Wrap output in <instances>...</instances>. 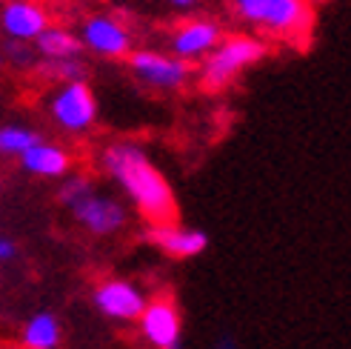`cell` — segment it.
Here are the masks:
<instances>
[{
    "label": "cell",
    "instance_id": "cell-3",
    "mask_svg": "<svg viewBox=\"0 0 351 349\" xmlns=\"http://www.w3.org/2000/svg\"><path fill=\"white\" fill-rule=\"evenodd\" d=\"M237 9L249 23H257L274 34H294L308 29V6L303 0H249Z\"/></svg>",
    "mask_w": 351,
    "mask_h": 349
},
{
    "label": "cell",
    "instance_id": "cell-7",
    "mask_svg": "<svg viewBox=\"0 0 351 349\" xmlns=\"http://www.w3.org/2000/svg\"><path fill=\"white\" fill-rule=\"evenodd\" d=\"M129 69L154 89H180L189 80V60L183 58H166L160 52H132L129 55Z\"/></svg>",
    "mask_w": 351,
    "mask_h": 349
},
{
    "label": "cell",
    "instance_id": "cell-5",
    "mask_svg": "<svg viewBox=\"0 0 351 349\" xmlns=\"http://www.w3.org/2000/svg\"><path fill=\"white\" fill-rule=\"evenodd\" d=\"M140 333L154 349H180L183 318L171 295H154L140 315Z\"/></svg>",
    "mask_w": 351,
    "mask_h": 349
},
{
    "label": "cell",
    "instance_id": "cell-19",
    "mask_svg": "<svg viewBox=\"0 0 351 349\" xmlns=\"http://www.w3.org/2000/svg\"><path fill=\"white\" fill-rule=\"evenodd\" d=\"M6 55H9V60H12V63L32 66V55H29V52L21 46V41H17V43H9V46H6Z\"/></svg>",
    "mask_w": 351,
    "mask_h": 349
},
{
    "label": "cell",
    "instance_id": "cell-2",
    "mask_svg": "<svg viewBox=\"0 0 351 349\" xmlns=\"http://www.w3.org/2000/svg\"><path fill=\"white\" fill-rule=\"evenodd\" d=\"M266 43H260L254 38H245V34H234V38L220 41V46L206 58L203 69H200V83L208 92H220L226 89L243 69H249L252 63L266 58Z\"/></svg>",
    "mask_w": 351,
    "mask_h": 349
},
{
    "label": "cell",
    "instance_id": "cell-16",
    "mask_svg": "<svg viewBox=\"0 0 351 349\" xmlns=\"http://www.w3.org/2000/svg\"><path fill=\"white\" fill-rule=\"evenodd\" d=\"M38 144H43V137L34 129L17 126V124H6L0 129V152H3L6 158H21V155H26Z\"/></svg>",
    "mask_w": 351,
    "mask_h": 349
},
{
    "label": "cell",
    "instance_id": "cell-1",
    "mask_svg": "<svg viewBox=\"0 0 351 349\" xmlns=\"http://www.w3.org/2000/svg\"><path fill=\"white\" fill-rule=\"evenodd\" d=\"M103 169L126 189V195L137 206V212L146 218L149 226L178 223V201L169 181L160 174L149 155L137 144H112L103 152Z\"/></svg>",
    "mask_w": 351,
    "mask_h": 349
},
{
    "label": "cell",
    "instance_id": "cell-6",
    "mask_svg": "<svg viewBox=\"0 0 351 349\" xmlns=\"http://www.w3.org/2000/svg\"><path fill=\"white\" fill-rule=\"evenodd\" d=\"M95 306L103 312L106 318L114 321H140V315L146 312L149 301L132 281L123 278H106L95 286Z\"/></svg>",
    "mask_w": 351,
    "mask_h": 349
},
{
    "label": "cell",
    "instance_id": "cell-13",
    "mask_svg": "<svg viewBox=\"0 0 351 349\" xmlns=\"http://www.w3.org/2000/svg\"><path fill=\"white\" fill-rule=\"evenodd\" d=\"M21 169L29 174H38V178H63V174L72 169V155L63 146L55 144H38L34 149H29L26 155H21Z\"/></svg>",
    "mask_w": 351,
    "mask_h": 349
},
{
    "label": "cell",
    "instance_id": "cell-23",
    "mask_svg": "<svg viewBox=\"0 0 351 349\" xmlns=\"http://www.w3.org/2000/svg\"><path fill=\"white\" fill-rule=\"evenodd\" d=\"M234 3H237V6H243V3H249V0H234Z\"/></svg>",
    "mask_w": 351,
    "mask_h": 349
},
{
    "label": "cell",
    "instance_id": "cell-10",
    "mask_svg": "<svg viewBox=\"0 0 351 349\" xmlns=\"http://www.w3.org/2000/svg\"><path fill=\"white\" fill-rule=\"evenodd\" d=\"M72 215L89 229L92 235H114L123 223H126V212L123 206L112 198H100V195H92L83 198L80 203L72 206Z\"/></svg>",
    "mask_w": 351,
    "mask_h": 349
},
{
    "label": "cell",
    "instance_id": "cell-8",
    "mask_svg": "<svg viewBox=\"0 0 351 349\" xmlns=\"http://www.w3.org/2000/svg\"><path fill=\"white\" fill-rule=\"evenodd\" d=\"M80 41L86 49H92L95 55H103V58H126L132 52L129 32L109 14L89 17L80 29Z\"/></svg>",
    "mask_w": 351,
    "mask_h": 349
},
{
    "label": "cell",
    "instance_id": "cell-12",
    "mask_svg": "<svg viewBox=\"0 0 351 349\" xmlns=\"http://www.w3.org/2000/svg\"><path fill=\"white\" fill-rule=\"evenodd\" d=\"M220 46V26L208 23V21H195L186 23L171 34V52L174 58L183 60H195L206 52H215Z\"/></svg>",
    "mask_w": 351,
    "mask_h": 349
},
{
    "label": "cell",
    "instance_id": "cell-9",
    "mask_svg": "<svg viewBox=\"0 0 351 349\" xmlns=\"http://www.w3.org/2000/svg\"><path fill=\"white\" fill-rule=\"evenodd\" d=\"M146 240L152 247H157L163 255L178 258V260H189L206 252L208 238L200 229H186L180 223H166V226H149L146 229Z\"/></svg>",
    "mask_w": 351,
    "mask_h": 349
},
{
    "label": "cell",
    "instance_id": "cell-17",
    "mask_svg": "<svg viewBox=\"0 0 351 349\" xmlns=\"http://www.w3.org/2000/svg\"><path fill=\"white\" fill-rule=\"evenodd\" d=\"M43 75H49L51 80H63V83H77L86 78V66L77 58L69 60H46Z\"/></svg>",
    "mask_w": 351,
    "mask_h": 349
},
{
    "label": "cell",
    "instance_id": "cell-14",
    "mask_svg": "<svg viewBox=\"0 0 351 349\" xmlns=\"http://www.w3.org/2000/svg\"><path fill=\"white\" fill-rule=\"evenodd\" d=\"M23 349H58L60 346V321L51 312H38L23 326L21 335Z\"/></svg>",
    "mask_w": 351,
    "mask_h": 349
},
{
    "label": "cell",
    "instance_id": "cell-22",
    "mask_svg": "<svg viewBox=\"0 0 351 349\" xmlns=\"http://www.w3.org/2000/svg\"><path fill=\"white\" fill-rule=\"evenodd\" d=\"M169 3H171V6H180V9H186V6H195L197 0H169Z\"/></svg>",
    "mask_w": 351,
    "mask_h": 349
},
{
    "label": "cell",
    "instance_id": "cell-18",
    "mask_svg": "<svg viewBox=\"0 0 351 349\" xmlns=\"http://www.w3.org/2000/svg\"><path fill=\"white\" fill-rule=\"evenodd\" d=\"M92 192H95V186H92L89 178H83V174H72V178H66V181L60 183L58 198H60V203H63L66 209H72V206L80 203L83 198H89Z\"/></svg>",
    "mask_w": 351,
    "mask_h": 349
},
{
    "label": "cell",
    "instance_id": "cell-20",
    "mask_svg": "<svg viewBox=\"0 0 351 349\" xmlns=\"http://www.w3.org/2000/svg\"><path fill=\"white\" fill-rule=\"evenodd\" d=\"M17 255V247H14V240H9V238H3L0 240V260L3 264H9V260Z\"/></svg>",
    "mask_w": 351,
    "mask_h": 349
},
{
    "label": "cell",
    "instance_id": "cell-15",
    "mask_svg": "<svg viewBox=\"0 0 351 349\" xmlns=\"http://www.w3.org/2000/svg\"><path fill=\"white\" fill-rule=\"evenodd\" d=\"M38 52L46 58V60H69V58H77L80 49H83V41H77L72 32L66 29H58V26H49L38 41H34Z\"/></svg>",
    "mask_w": 351,
    "mask_h": 349
},
{
    "label": "cell",
    "instance_id": "cell-11",
    "mask_svg": "<svg viewBox=\"0 0 351 349\" xmlns=\"http://www.w3.org/2000/svg\"><path fill=\"white\" fill-rule=\"evenodd\" d=\"M49 29V17L38 3L9 0L3 6V32L12 41H38Z\"/></svg>",
    "mask_w": 351,
    "mask_h": 349
},
{
    "label": "cell",
    "instance_id": "cell-4",
    "mask_svg": "<svg viewBox=\"0 0 351 349\" xmlns=\"http://www.w3.org/2000/svg\"><path fill=\"white\" fill-rule=\"evenodd\" d=\"M49 112L55 117V124L66 132H86L95 117H97V100L86 80L77 83H63V89L51 98Z\"/></svg>",
    "mask_w": 351,
    "mask_h": 349
},
{
    "label": "cell",
    "instance_id": "cell-21",
    "mask_svg": "<svg viewBox=\"0 0 351 349\" xmlns=\"http://www.w3.org/2000/svg\"><path fill=\"white\" fill-rule=\"evenodd\" d=\"M212 349H237V344H234V338H229V335H223Z\"/></svg>",
    "mask_w": 351,
    "mask_h": 349
}]
</instances>
